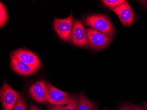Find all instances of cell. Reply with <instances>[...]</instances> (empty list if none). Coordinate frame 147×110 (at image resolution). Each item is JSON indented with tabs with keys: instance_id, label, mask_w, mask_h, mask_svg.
Returning a JSON list of instances; mask_svg holds the SVG:
<instances>
[{
	"instance_id": "cell-22",
	"label": "cell",
	"mask_w": 147,
	"mask_h": 110,
	"mask_svg": "<svg viewBox=\"0 0 147 110\" xmlns=\"http://www.w3.org/2000/svg\"><path fill=\"white\" fill-rule=\"evenodd\" d=\"M109 110V109H106V108H104V109H103V110Z\"/></svg>"
},
{
	"instance_id": "cell-13",
	"label": "cell",
	"mask_w": 147,
	"mask_h": 110,
	"mask_svg": "<svg viewBox=\"0 0 147 110\" xmlns=\"http://www.w3.org/2000/svg\"><path fill=\"white\" fill-rule=\"evenodd\" d=\"M12 110H26L25 100L22 94L19 95Z\"/></svg>"
},
{
	"instance_id": "cell-17",
	"label": "cell",
	"mask_w": 147,
	"mask_h": 110,
	"mask_svg": "<svg viewBox=\"0 0 147 110\" xmlns=\"http://www.w3.org/2000/svg\"><path fill=\"white\" fill-rule=\"evenodd\" d=\"M119 110H133L130 107L129 104H124L120 107Z\"/></svg>"
},
{
	"instance_id": "cell-15",
	"label": "cell",
	"mask_w": 147,
	"mask_h": 110,
	"mask_svg": "<svg viewBox=\"0 0 147 110\" xmlns=\"http://www.w3.org/2000/svg\"><path fill=\"white\" fill-rule=\"evenodd\" d=\"M78 99V98L77 97H76L72 102L67 105L65 110H76Z\"/></svg>"
},
{
	"instance_id": "cell-14",
	"label": "cell",
	"mask_w": 147,
	"mask_h": 110,
	"mask_svg": "<svg viewBox=\"0 0 147 110\" xmlns=\"http://www.w3.org/2000/svg\"><path fill=\"white\" fill-rule=\"evenodd\" d=\"M127 1L125 0H105L102 2L105 5L110 9H113L125 3Z\"/></svg>"
},
{
	"instance_id": "cell-18",
	"label": "cell",
	"mask_w": 147,
	"mask_h": 110,
	"mask_svg": "<svg viewBox=\"0 0 147 110\" xmlns=\"http://www.w3.org/2000/svg\"><path fill=\"white\" fill-rule=\"evenodd\" d=\"M129 104V105L130 106V107L132 108L133 110H146L142 106H139L134 105V104Z\"/></svg>"
},
{
	"instance_id": "cell-2",
	"label": "cell",
	"mask_w": 147,
	"mask_h": 110,
	"mask_svg": "<svg viewBox=\"0 0 147 110\" xmlns=\"http://www.w3.org/2000/svg\"><path fill=\"white\" fill-rule=\"evenodd\" d=\"M46 97L48 102L52 105H63L73 101L76 97L58 89L49 82H46Z\"/></svg>"
},
{
	"instance_id": "cell-10",
	"label": "cell",
	"mask_w": 147,
	"mask_h": 110,
	"mask_svg": "<svg viewBox=\"0 0 147 110\" xmlns=\"http://www.w3.org/2000/svg\"><path fill=\"white\" fill-rule=\"evenodd\" d=\"M11 66L13 71L20 75L27 76L35 73L39 69L26 64L17 58L11 55Z\"/></svg>"
},
{
	"instance_id": "cell-21",
	"label": "cell",
	"mask_w": 147,
	"mask_h": 110,
	"mask_svg": "<svg viewBox=\"0 0 147 110\" xmlns=\"http://www.w3.org/2000/svg\"><path fill=\"white\" fill-rule=\"evenodd\" d=\"M143 105L144 106V107L147 110V102H144L143 104Z\"/></svg>"
},
{
	"instance_id": "cell-4",
	"label": "cell",
	"mask_w": 147,
	"mask_h": 110,
	"mask_svg": "<svg viewBox=\"0 0 147 110\" xmlns=\"http://www.w3.org/2000/svg\"><path fill=\"white\" fill-rule=\"evenodd\" d=\"M73 24L72 12L67 18L61 19L55 18L53 21V27L59 38L64 42L71 39V34Z\"/></svg>"
},
{
	"instance_id": "cell-6",
	"label": "cell",
	"mask_w": 147,
	"mask_h": 110,
	"mask_svg": "<svg viewBox=\"0 0 147 110\" xmlns=\"http://www.w3.org/2000/svg\"><path fill=\"white\" fill-rule=\"evenodd\" d=\"M71 39L74 44L81 47H89L86 30L82 22L78 20L73 21Z\"/></svg>"
},
{
	"instance_id": "cell-5",
	"label": "cell",
	"mask_w": 147,
	"mask_h": 110,
	"mask_svg": "<svg viewBox=\"0 0 147 110\" xmlns=\"http://www.w3.org/2000/svg\"><path fill=\"white\" fill-rule=\"evenodd\" d=\"M20 94L11 87L7 82H4L0 91V98L3 110H12Z\"/></svg>"
},
{
	"instance_id": "cell-16",
	"label": "cell",
	"mask_w": 147,
	"mask_h": 110,
	"mask_svg": "<svg viewBox=\"0 0 147 110\" xmlns=\"http://www.w3.org/2000/svg\"><path fill=\"white\" fill-rule=\"evenodd\" d=\"M66 106L63 105H52L49 106L48 110H65Z\"/></svg>"
},
{
	"instance_id": "cell-11",
	"label": "cell",
	"mask_w": 147,
	"mask_h": 110,
	"mask_svg": "<svg viewBox=\"0 0 147 110\" xmlns=\"http://www.w3.org/2000/svg\"><path fill=\"white\" fill-rule=\"evenodd\" d=\"M94 105L93 102L90 101L84 93H81L78 99L76 110H92Z\"/></svg>"
},
{
	"instance_id": "cell-1",
	"label": "cell",
	"mask_w": 147,
	"mask_h": 110,
	"mask_svg": "<svg viewBox=\"0 0 147 110\" xmlns=\"http://www.w3.org/2000/svg\"><path fill=\"white\" fill-rule=\"evenodd\" d=\"M87 25L100 31L110 38L115 34V30L108 16L102 14H93L87 16L83 20Z\"/></svg>"
},
{
	"instance_id": "cell-19",
	"label": "cell",
	"mask_w": 147,
	"mask_h": 110,
	"mask_svg": "<svg viewBox=\"0 0 147 110\" xmlns=\"http://www.w3.org/2000/svg\"><path fill=\"white\" fill-rule=\"evenodd\" d=\"M30 110H41L38 107L33 104H30Z\"/></svg>"
},
{
	"instance_id": "cell-12",
	"label": "cell",
	"mask_w": 147,
	"mask_h": 110,
	"mask_svg": "<svg viewBox=\"0 0 147 110\" xmlns=\"http://www.w3.org/2000/svg\"><path fill=\"white\" fill-rule=\"evenodd\" d=\"M0 11H1L0 26L1 28H2L6 24L8 19V15L7 12V9L5 6L1 2V5H0Z\"/></svg>"
},
{
	"instance_id": "cell-20",
	"label": "cell",
	"mask_w": 147,
	"mask_h": 110,
	"mask_svg": "<svg viewBox=\"0 0 147 110\" xmlns=\"http://www.w3.org/2000/svg\"><path fill=\"white\" fill-rule=\"evenodd\" d=\"M92 110H98V107L96 105H95L93 106V107H92Z\"/></svg>"
},
{
	"instance_id": "cell-9",
	"label": "cell",
	"mask_w": 147,
	"mask_h": 110,
	"mask_svg": "<svg viewBox=\"0 0 147 110\" xmlns=\"http://www.w3.org/2000/svg\"><path fill=\"white\" fill-rule=\"evenodd\" d=\"M46 82L39 81L30 88L29 92L34 100L40 103L46 104L48 102L46 97Z\"/></svg>"
},
{
	"instance_id": "cell-7",
	"label": "cell",
	"mask_w": 147,
	"mask_h": 110,
	"mask_svg": "<svg viewBox=\"0 0 147 110\" xmlns=\"http://www.w3.org/2000/svg\"><path fill=\"white\" fill-rule=\"evenodd\" d=\"M112 10L118 16L124 26H130L132 25L134 22L135 16L127 1L123 5Z\"/></svg>"
},
{
	"instance_id": "cell-3",
	"label": "cell",
	"mask_w": 147,
	"mask_h": 110,
	"mask_svg": "<svg viewBox=\"0 0 147 110\" xmlns=\"http://www.w3.org/2000/svg\"><path fill=\"white\" fill-rule=\"evenodd\" d=\"M86 33L89 45L94 50L104 49L111 43V38L96 30L88 28Z\"/></svg>"
},
{
	"instance_id": "cell-8",
	"label": "cell",
	"mask_w": 147,
	"mask_h": 110,
	"mask_svg": "<svg viewBox=\"0 0 147 110\" xmlns=\"http://www.w3.org/2000/svg\"><path fill=\"white\" fill-rule=\"evenodd\" d=\"M11 55L29 66L38 69L41 68V63L38 58L30 51L24 49H18L12 52Z\"/></svg>"
}]
</instances>
